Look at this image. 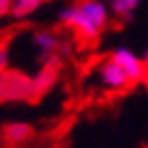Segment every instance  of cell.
<instances>
[{
  "instance_id": "obj_1",
  "label": "cell",
  "mask_w": 148,
  "mask_h": 148,
  "mask_svg": "<svg viewBox=\"0 0 148 148\" xmlns=\"http://www.w3.org/2000/svg\"><path fill=\"white\" fill-rule=\"evenodd\" d=\"M110 6L104 0H80L59 11V21L72 28L83 40H95L108 25Z\"/></svg>"
},
{
  "instance_id": "obj_2",
  "label": "cell",
  "mask_w": 148,
  "mask_h": 148,
  "mask_svg": "<svg viewBox=\"0 0 148 148\" xmlns=\"http://www.w3.org/2000/svg\"><path fill=\"white\" fill-rule=\"evenodd\" d=\"M34 83L32 76L6 68L0 72V104H13V102H30L34 99Z\"/></svg>"
},
{
  "instance_id": "obj_3",
  "label": "cell",
  "mask_w": 148,
  "mask_h": 148,
  "mask_svg": "<svg viewBox=\"0 0 148 148\" xmlns=\"http://www.w3.org/2000/svg\"><path fill=\"white\" fill-rule=\"evenodd\" d=\"M97 78H99V83H102V87L108 89V91H125V89H129V87L133 85V80L129 78V74L121 68L112 57L99 64Z\"/></svg>"
},
{
  "instance_id": "obj_4",
  "label": "cell",
  "mask_w": 148,
  "mask_h": 148,
  "mask_svg": "<svg viewBox=\"0 0 148 148\" xmlns=\"http://www.w3.org/2000/svg\"><path fill=\"white\" fill-rule=\"evenodd\" d=\"M110 57L127 74H129V78L133 80V85L144 83V80L148 78V66H146V62H144V59H140L138 55H133L129 49H116Z\"/></svg>"
},
{
  "instance_id": "obj_5",
  "label": "cell",
  "mask_w": 148,
  "mask_h": 148,
  "mask_svg": "<svg viewBox=\"0 0 148 148\" xmlns=\"http://www.w3.org/2000/svg\"><path fill=\"white\" fill-rule=\"evenodd\" d=\"M57 70H59V68H55V66H47V64H42V68H40V70L34 74V76H32L36 97L45 95V93L49 91L53 85H55V80H57Z\"/></svg>"
},
{
  "instance_id": "obj_6",
  "label": "cell",
  "mask_w": 148,
  "mask_h": 148,
  "mask_svg": "<svg viewBox=\"0 0 148 148\" xmlns=\"http://www.w3.org/2000/svg\"><path fill=\"white\" fill-rule=\"evenodd\" d=\"M34 47L40 53V59H47L49 55H53V53L57 51L59 38L53 34V32H49V30H40V32L34 34Z\"/></svg>"
},
{
  "instance_id": "obj_7",
  "label": "cell",
  "mask_w": 148,
  "mask_h": 148,
  "mask_svg": "<svg viewBox=\"0 0 148 148\" xmlns=\"http://www.w3.org/2000/svg\"><path fill=\"white\" fill-rule=\"evenodd\" d=\"M4 138L13 144H21L25 140L32 138V127L28 123H21V121H15V123H9L4 127Z\"/></svg>"
},
{
  "instance_id": "obj_8",
  "label": "cell",
  "mask_w": 148,
  "mask_h": 148,
  "mask_svg": "<svg viewBox=\"0 0 148 148\" xmlns=\"http://www.w3.org/2000/svg\"><path fill=\"white\" fill-rule=\"evenodd\" d=\"M42 4V0H13L11 6V17L15 19H25L30 17L32 13H36Z\"/></svg>"
},
{
  "instance_id": "obj_9",
  "label": "cell",
  "mask_w": 148,
  "mask_h": 148,
  "mask_svg": "<svg viewBox=\"0 0 148 148\" xmlns=\"http://www.w3.org/2000/svg\"><path fill=\"white\" fill-rule=\"evenodd\" d=\"M138 4H140V0H108L110 11L116 17H123V19H129L133 15V11L138 9Z\"/></svg>"
},
{
  "instance_id": "obj_10",
  "label": "cell",
  "mask_w": 148,
  "mask_h": 148,
  "mask_svg": "<svg viewBox=\"0 0 148 148\" xmlns=\"http://www.w3.org/2000/svg\"><path fill=\"white\" fill-rule=\"evenodd\" d=\"M6 68H9V51L0 45V72L6 70Z\"/></svg>"
},
{
  "instance_id": "obj_11",
  "label": "cell",
  "mask_w": 148,
  "mask_h": 148,
  "mask_svg": "<svg viewBox=\"0 0 148 148\" xmlns=\"http://www.w3.org/2000/svg\"><path fill=\"white\" fill-rule=\"evenodd\" d=\"M11 6H13V0H0V19L11 15Z\"/></svg>"
},
{
  "instance_id": "obj_12",
  "label": "cell",
  "mask_w": 148,
  "mask_h": 148,
  "mask_svg": "<svg viewBox=\"0 0 148 148\" xmlns=\"http://www.w3.org/2000/svg\"><path fill=\"white\" fill-rule=\"evenodd\" d=\"M144 62H146V66H148V51H146V55H144Z\"/></svg>"
}]
</instances>
